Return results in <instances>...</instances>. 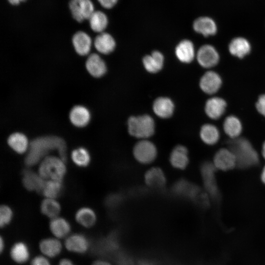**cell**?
Listing matches in <instances>:
<instances>
[{
	"label": "cell",
	"instance_id": "obj_33",
	"mask_svg": "<svg viewBox=\"0 0 265 265\" xmlns=\"http://www.w3.org/2000/svg\"><path fill=\"white\" fill-rule=\"evenodd\" d=\"M63 189L62 181L45 180L41 193L45 198L56 199Z\"/></svg>",
	"mask_w": 265,
	"mask_h": 265
},
{
	"label": "cell",
	"instance_id": "obj_17",
	"mask_svg": "<svg viewBox=\"0 0 265 265\" xmlns=\"http://www.w3.org/2000/svg\"><path fill=\"white\" fill-rule=\"evenodd\" d=\"M49 229L54 237L61 239L66 238L71 231V225L65 218L59 216L51 219Z\"/></svg>",
	"mask_w": 265,
	"mask_h": 265
},
{
	"label": "cell",
	"instance_id": "obj_5",
	"mask_svg": "<svg viewBox=\"0 0 265 265\" xmlns=\"http://www.w3.org/2000/svg\"><path fill=\"white\" fill-rule=\"evenodd\" d=\"M132 153L138 163L149 165L157 158L158 150L156 145L150 139H140L134 145Z\"/></svg>",
	"mask_w": 265,
	"mask_h": 265
},
{
	"label": "cell",
	"instance_id": "obj_7",
	"mask_svg": "<svg viewBox=\"0 0 265 265\" xmlns=\"http://www.w3.org/2000/svg\"><path fill=\"white\" fill-rule=\"evenodd\" d=\"M196 58L199 65L205 68H212L216 66L220 61V55L212 45L206 44L198 50Z\"/></svg>",
	"mask_w": 265,
	"mask_h": 265
},
{
	"label": "cell",
	"instance_id": "obj_43",
	"mask_svg": "<svg viewBox=\"0 0 265 265\" xmlns=\"http://www.w3.org/2000/svg\"><path fill=\"white\" fill-rule=\"evenodd\" d=\"M261 180L262 183L265 185V165L263 168L261 174Z\"/></svg>",
	"mask_w": 265,
	"mask_h": 265
},
{
	"label": "cell",
	"instance_id": "obj_30",
	"mask_svg": "<svg viewBox=\"0 0 265 265\" xmlns=\"http://www.w3.org/2000/svg\"><path fill=\"white\" fill-rule=\"evenodd\" d=\"M199 135L202 142L208 145H213L216 144L220 136L217 127L209 123L204 124L201 127Z\"/></svg>",
	"mask_w": 265,
	"mask_h": 265
},
{
	"label": "cell",
	"instance_id": "obj_34",
	"mask_svg": "<svg viewBox=\"0 0 265 265\" xmlns=\"http://www.w3.org/2000/svg\"><path fill=\"white\" fill-rule=\"evenodd\" d=\"M71 158L75 164L79 167H86L91 161L89 152L83 147L74 149L71 152Z\"/></svg>",
	"mask_w": 265,
	"mask_h": 265
},
{
	"label": "cell",
	"instance_id": "obj_28",
	"mask_svg": "<svg viewBox=\"0 0 265 265\" xmlns=\"http://www.w3.org/2000/svg\"><path fill=\"white\" fill-rule=\"evenodd\" d=\"M94 44L98 52L105 54L111 53L116 45L113 37L109 33L104 32L96 37Z\"/></svg>",
	"mask_w": 265,
	"mask_h": 265
},
{
	"label": "cell",
	"instance_id": "obj_13",
	"mask_svg": "<svg viewBox=\"0 0 265 265\" xmlns=\"http://www.w3.org/2000/svg\"><path fill=\"white\" fill-rule=\"evenodd\" d=\"M227 106V103L224 99L213 96L207 100L205 105V112L211 119L217 120L224 114Z\"/></svg>",
	"mask_w": 265,
	"mask_h": 265
},
{
	"label": "cell",
	"instance_id": "obj_3",
	"mask_svg": "<svg viewBox=\"0 0 265 265\" xmlns=\"http://www.w3.org/2000/svg\"><path fill=\"white\" fill-rule=\"evenodd\" d=\"M66 161L60 157L48 155L40 162L38 173L45 180H63L66 173Z\"/></svg>",
	"mask_w": 265,
	"mask_h": 265
},
{
	"label": "cell",
	"instance_id": "obj_36",
	"mask_svg": "<svg viewBox=\"0 0 265 265\" xmlns=\"http://www.w3.org/2000/svg\"><path fill=\"white\" fill-rule=\"evenodd\" d=\"M13 212L12 209L6 205H2L0 207V226L4 228L12 221Z\"/></svg>",
	"mask_w": 265,
	"mask_h": 265
},
{
	"label": "cell",
	"instance_id": "obj_15",
	"mask_svg": "<svg viewBox=\"0 0 265 265\" xmlns=\"http://www.w3.org/2000/svg\"><path fill=\"white\" fill-rule=\"evenodd\" d=\"M38 246L42 255L48 258H53L59 256L63 247L60 239L54 237L42 239Z\"/></svg>",
	"mask_w": 265,
	"mask_h": 265
},
{
	"label": "cell",
	"instance_id": "obj_25",
	"mask_svg": "<svg viewBox=\"0 0 265 265\" xmlns=\"http://www.w3.org/2000/svg\"><path fill=\"white\" fill-rule=\"evenodd\" d=\"M193 28L196 32L206 37L215 34L217 29L215 22L208 17L196 19L193 22Z\"/></svg>",
	"mask_w": 265,
	"mask_h": 265
},
{
	"label": "cell",
	"instance_id": "obj_21",
	"mask_svg": "<svg viewBox=\"0 0 265 265\" xmlns=\"http://www.w3.org/2000/svg\"><path fill=\"white\" fill-rule=\"evenodd\" d=\"M85 67L88 72L95 78L102 77L106 71L105 61L99 55L95 53L88 56L85 62Z\"/></svg>",
	"mask_w": 265,
	"mask_h": 265
},
{
	"label": "cell",
	"instance_id": "obj_31",
	"mask_svg": "<svg viewBox=\"0 0 265 265\" xmlns=\"http://www.w3.org/2000/svg\"><path fill=\"white\" fill-rule=\"evenodd\" d=\"M163 56L159 51H154L143 59L145 68L148 72L152 73H157L160 70L163 66Z\"/></svg>",
	"mask_w": 265,
	"mask_h": 265
},
{
	"label": "cell",
	"instance_id": "obj_38",
	"mask_svg": "<svg viewBox=\"0 0 265 265\" xmlns=\"http://www.w3.org/2000/svg\"><path fill=\"white\" fill-rule=\"evenodd\" d=\"M30 265H51V264L48 258L43 255H40L35 256L31 259Z\"/></svg>",
	"mask_w": 265,
	"mask_h": 265
},
{
	"label": "cell",
	"instance_id": "obj_8",
	"mask_svg": "<svg viewBox=\"0 0 265 265\" xmlns=\"http://www.w3.org/2000/svg\"><path fill=\"white\" fill-rule=\"evenodd\" d=\"M69 6L73 17L78 22L89 19L95 11L91 0H71Z\"/></svg>",
	"mask_w": 265,
	"mask_h": 265
},
{
	"label": "cell",
	"instance_id": "obj_14",
	"mask_svg": "<svg viewBox=\"0 0 265 265\" xmlns=\"http://www.w3.org/2000/svg\"><path fill=\"white\" fill-rule=\"evenodd\" d=\"M45 180L37 172L26 168L22 174V183L25 188L30 191L41 193Z\"/></svg>",
	"mask_w": 265,
	"mask_h": 265
},
{
	"label": "cell",
	"instance_id": "obj_45",
	"mask_svg": "<svg viewBox=\"0 0 265 265\" xmlns=\"http://www.w3.org/2000/svg\"><path fill=\"white\" fill-rule=\"evenodd\" d=\"M262 154L264 158L265 159V141L263 143L262 145Z\"/></svg>",
	"mask_w": 265,
	"mask_h": 265
},
{
	"label": "cell",
	"instance_id": "obj_44",
	"mask_svg": "<svg viewBox=\"0 0 265 265\" xmlns=\"http://www.w3.org/2000/svg\"><path fill=\"white\" fill-rule=\"evenodd\" d=\"M25 0H8V2L12 5H17L20 2Z\"/></svg>",
	"mask_w": 265,
	"mask_h": 265
},
{
	"label": "cell",
	"instance_id": "obj_16",
	"mask_svg": "<svg viewBox=\"0 0 265 265\" xmlns=\"http://www.w3.org/2000/svg\"><path fill=\"white\" fill-rule=\"evenodd\" d=\"M228 49L232 55L242 59L250 53L252 47L247 39L242 37H237L231 40Z\"/></svg>",
	"mask_w": 265,
	"mask_h": 265
},
{
	"label": "cell",
	"instance_id": "obj_2",
	"mask_svg": "<svg viewBox=\"0 0 265 265\" xmlns=\"http://www.w3.org/2000/svg\"><path fill=\"white\" fill-rule=\"evenodd\" d=\"M228 145L236 157L237 167L245 169L259 163V155L247 139L239 137L231 139L228 142Z\"/></svg>",
	"mask_w": 265,
	"mask_h": 265
},
{
	"label": "cell",
	"instance_id": "obj_12",
	"mask_svg": "<svg viewBox=\"0 0 265 265\" xmlns=\"http://www.w3.org/2000/svg\"><path fill=\"white\" fill-rule=\"evenodd\" d=\"M169 161L171 166L176 169H185L189 162L187 148L182 144L175 146L170 153Z\"/></svg>",
	"mask_w": 265,
	"mask_h": 265
},
{
	"label": "cell",
	"instance_id": "obj_18",
	"mask_svg": "<svg viewBox=\"0 0 265 265\" xmlns=\"http://www.w3.org/2000/svg\"><path fill=\"white\" fill-rule=\"evenodd\" d=\"M144 179L146 185L153 188H160L166 183L165 173L159 167H152L148 169L144 174Z\"/></svg>",
	"mask_w": 265,
	"mask_h": 265
},
{
	"label": "cell",
	"instance_id": "obj_39",
	"mask_svg": "<svg viewBox=\"0 0 265 265\" xmlns=\"http://www.w3.org/2000/svg\"><path fill=\"white\" fill-rule=\"evenodd\" d=\"M98 1L103 7L110 9L116 4L118 0H98Z\"/></svg>",
	"mask_w": 265,
	"mask_h": 265
},
{
	"label": "cell",
	"instance_id": "obj_9",
	"mask_svg": "<svg viewBox=\"0 0 265 265\" xmlns=\"http://www.w3.org/2000/svg\"><path fill=\"white\" fill-rule=\"evenodd\" d=\"M64 246L68 251L78 254L86 253L90 248L87 238L81 233H74L65 238Z\"/></svg>",
	"mask_w": 265,
	"mask_h": 265
},
{
	"label": "cell",
	"instance_id": "obj_35",
	"mask_svg": "<svg viewBox=\"0 0 265 265\" xmlns=\"http://www.w3.org/2000/svg\"><path fill=\"white\" fill-rule=\"evenodd\" d=\"M88 20L91 29L96 32H103L107 26V17L100 11H94Z\"/></svg>",
	"mask_w": 265,
	"mask_h": 265
},
{
	"label": "cell",
	"instance_id": "obj_41",
	"mask_svg": "<svg viewBox=\"0 0 265 265\" xmlns=\"http://www.w3.org/2000/svg\"><path fill=\"white\" fill-rule=\"evenodd\" d=\"M57 265H76L72 261L68 258L61 259Z\"/></svg>",
	"mask_w": 265,
	"mask_h": 265
},
{
	"label": "cell",
	"instance_id": "obj_20",
	"mask_svg": "<svg viewBox=\"0 0 265 265\" xmlns=\"http://www.w3.org/2000/svg\"><path fill=\"white\" fill-rule=\"evenodd\" d=\"M91 119L89 110L85 106L77 105L74 106L69 113L71 123L78 128H83L87 126Z\"/></svg>",
	"mask_w": 265,
	"mask_h": 265
},
{
	"label": "cell",
	"instance_id": "obj_6",
	"mask_svg": "<svg viewBox=\"0 0 265 265\" xmlns=\"http://www.w3.org/2000/svg\"><path fill=\"white\" fill-rule=\"evenodd\" d=\"M216 168L212 162L205 161L200 167V173L206 193L214 200L220 199V193L216 177Z\"/></svg>",
	"mask_w": 265,
	"mask_h": 265
},
{
	"label": "cell",
	"instance_id": "obj_22",
	"mask_svg": "<svg viewBox=\"0 0 265 265\" xmlns=\"http://www.w3.org/2000/svg\"><path fill=\"white\" fill-rule=\"evenodd\" d=\"M7 142L8 146L19 154L27 153L30 144L27 136L21 132H14L10 134L7 138Z\"/></svg>",
	"mask_w": 265,
	"mask_h": 265
},
{
	"label": "cell",
	"instance_id": "obj_40",
	"mask_svg": "<svg viewBox=\"0 0 265 265\" xmlns=\"http://www.w3.org/2000/svg\"><path fill=\"white\" fill-rule=\"evenodd\" d=\"M91 265H115L110 260L105 258H100L93 262Z\"/></svg>",
	"mask_w": 265,
	"mask_h": 265
},
{
	"label": "cell",
	"instance_id": "obj_1",
	"mask_svg": "<svg viewBox=\"0 0 265 265\" xmlns=\"http://www.w3.org/2000/svg\"><path fill=\"white\" fill-rule=\"evenodd\" d=\"M53 151H57L59 156L66 161L67 146L64 139L55 135L36 137L30 142L28 150L25 158V163L28 167L33 166L40 163Z\"/></svg>",
	"mask_w": 265,
	"mask_h": 265
},
{
	"label": "cell",
	"instance_id": "obj_37",
	"mask_svg": "<svg viewBox=\"0 0 265 265\" xmlns=\"http://www.w3.org/2000/svg\"><path fill=\"white\" fill-rule=\"evenodd\" d=\"M255 107L258 113L265 117V94L259 96L255 103Z\"/></svg>",
	"mask_w": 265,
	"mask_h": 265
},
{
	"label": "cell",
	"instance_id": "obj_19",
	"mask_svg": "<svg viewBox=\"0 0 265 265\" xmlns=\"http://www.w3.org/2000/svg\"><path fill=\"white\" fill-rule=\"evenodd\" d=\"M72 43L76 53L81 55L88 54L91 51L92 39L86 32L79 31L74 34Z\"/></svg>",
	"mask_w": 265,
	"mask_h": 265
},
{
	"label": "cell",
	"instance_id": "obj_11",
	"mask_svg": "<svg viewBox=\"0 0 265 265\" xmlns=\"http://www.w3.org/2000/svg\"><path fill=\"white\" fill-rule=\"evenodd\" d=\"M212 163L216 169L222 171H228L237 166L236 157L229 148L219 149L214 154Z\"/></svg>",
	"mask_w": 265,
	"mask_h": 265
},
{
	"label": "cell",
	"instance_id": "obj_23",
	"mask_svg": "<svg viewBox=\"0 0 265 265\" xmlns=\"http://www.w3.org/2000/svg\"><path fill=\"white\" fill-rule=\"evenodd\" d=\"M9 255L11 260L15 263L24 264L29 259V248L25 242L17 241L11 246Z\"/></svg>",
	"mask_w": 265,
	"mask_h": 265
},
{
	"label": "cell",
	"instance_id": "obj_24",
	"mask_svg": "<svg viewBox=\"0 0 265 265\" xmlns=\"http://www.w3.org/2000/svg\"><path fill=\"white\" fill-rule=\"evenodd\" d=\"M75 218L79 224L85 228L93 227L97 220L95 212L88 207H83L78 209L76 212Z\"/></svg>",
	"mask_w": 265,
	"mask_h": 265
},
{
	"label": "cell",
	"instance_id": "obj_32",
	"mask_svg": "<svg viewBox=\"0 0 265 265\" xmlns=\"http://www.w3.org/2000/svg\"><path fill=\"white\" fill-rule=\"evenodd\" d=\"M41 213L50 219L59 215L61 206L56 199L45 198L40 204Z\"/></svg>",
	"mask_w": 265,
	"mask_h": 265
},
{
	"label": "cell",
	"instance_id": "obj_29",
	"mask_svg": "<svg viewBox=\"0 0 265 265\" xmlns=\"http://www.w3.org/2000/svg\"><path fill=\"white\" fill-rule=\"evenodd\" d=\"M174 104L172 101L166 97L157 99L153 104L155 113L161 118H168L172 116L174 111Z\"/></svg>",
	"mask_w": 265,
	"mask_h": 265
},
{
	"label": "cell",
	"instance_id": "obj_4",
	"mask_svg": "<svg viewBox=\"0 0 265 265\" xmlns=\"http://www.w3.org/2000/svg\"><path fill=\"white\" fill-rule=\"evenodd\" d=\"M127 127L130 135L137 140L149 139L155 132L154 120L147 114L130 117L128 120Z\"/></svg>",
	"mask_w": 265,
	"mask_h": 265
},
{
	"label": "cell",
	"instance_id": "obj_10",
	"mask_svg": "<svg viewBox=\"0 0 265 265\" xmlns=\"http://www.w3.org/2000/svg\"><path fill=\"white\" fill-rule=\"evenodd\" d=\"M222 79L216 72L210 70L205 72L201 77L199 86L205 93L213 95L216 93L221 88Z\"/></svg>",
	"mask_w": 265,
	"mask_h": 265
},
{
	"label": "cell",
	"instance_id": "obj_26",
	"mask_svg": "<svg viewBox=\"0 0 265 265\" xmlns=\"http://www.w3.org/2000/svg\"><path fill=\"white\" fill-rule=\"evenodd\" d=\"M223 128L225 133L231 139H235L239 137L243 127L240 120L238 117L230 115L225 118Z\"/></svg>",
	"mask_w": 265,
	"mask_h": 265
},
{
	"label": "cell",
	"instance_id": "obj_42",
	"mask_svg": "<svg viewBox=\"0 0 265 265\" xmlns=\"http://www.w3.org/2000/svg\"><path fill=\"white\" fill-rule=\"evenodd\" d=\"M5 248V242L4 239L2 237L0 236V251L1 253Z\"/></svg>",
	"mask_w": 265,
	"mask_h": 265
},
{
	"label": "cell",
	"instance_id": "obj_27",
	"mask_svg": "<svg viewBox=\"0 0 265 265\" xmlns=\"http://www.w3.org/2000/svg\"><path fill=\"white\" fill-rule=\"evenodd\" d=\"M175 53L180 61L189 63L194 58L195 52L194 45L191 41L184 40L177 46Z\"/></svg>",
	"mask_w": 265,
	"mask_h": 265
}]
</instances>
